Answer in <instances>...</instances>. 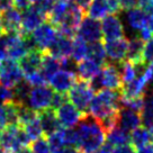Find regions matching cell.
Returning <instances> with one entry per match:
<instances>
[{"label":"cell","instance_id":"6da1fadb","mask_svg":"<svg viewBox=\"0 0 153 153\" xmlns=\"http://www.w3.org/2000/svg\"><path fill=\"white\" fill-rule=\"evenodd\" d=\"M78 143L76 149L81 153H91L105 143L106 132L101 124L87 114L76 125Z\"/></svg>","mask_w":153,"mask_h":153},{"label":"cell","instance_id":"7a4b0ae2","mask_svg":"<svg viewBox=\"0 0 153 153\" xmlns=\"http://www.w3.org/2000/svg\"><path fill=\"white\" fill-rule=\"evenodd\" d=\"M120 90L101 89L94 95L89 105V115L98 122L106 120L107 117L118 114L120 108Z\"/></svg>","mask_w":153,"mask_h":153},{"label":"cell","instance_id":"3957f363","mask_svg":"<svg viewBox=\"0 0 153 153\" xmlns=\"http://www.w3.org/2000/svg\"><path fill=\"white\" fill-rule=\"evenodd\" d=\"M89 83L95 91H99L101 89L120 90V88L123 87V81L117 64L110 62L104 64L99 73L92 78Z\"/></svg>","mask_w":153,"mask_h":153},{"label":"cell","instance_id":"277c9868","mask_svg":"<svg viewBox=\"0 0 153 153\" xmlns=\"http://www.w3.org/2000/svg\"><path fill=\"white\" fill-rule=\"evenodd\" d=\"M29 143L30 140L19 124L9 125L0 132V146L6 153H16Z\"/></svg>","mask_w":153,"mask_h":153},{"label":"cell","instance_id":"5b68a950","mask_svg":"<svg viewBox=\"0 0 153 153\" xmlns=\"http://www.w3.org/2000/svg\"><path fill=\"white\" fill-rule=\"evenodd\" d=\"M68 100L78 109L87 114L89 105L95 95V90L90 86L89 81H85L81 79H76L74 85L68 91Z\"/></svg>","mask_w":153,"mask_h":153},{"label":"cell","instance_id":"8992f818","mask_svg":"<svg viewBox=\"0 0 153 153\" xmlns=\"http://www.w3.org/2000/svg\"><path fill=\"white\" fill-rule=\"evenodd\" d=\"M57 28L50 22H44L29 34L35 48L42 52H46L56 38Z\"/></svg>","mask_w":153,"mask_h":153},{"label":"cell","instance_id":"52a82bcc","mask_svg":"<svg viewBox=\"0 0 153 153\" xmlns=\"http://www.w3.org/2000/svg\"><path fill=\"white\" fill-rule=\"evenodd\" d=\"M53 95H54L53 90L46 85L32 87L26 105L35 110L36 113H39L42 110L51 108Z\"/></svg>","mask_w":153,"mask_h":153},{"label":"cell","instance_id":"ba28073f","mask_svg":"<svg viewBox=\"0 0 153 153\" xmlns=\"http://www.w3.org/2000/svg\"><path fill=\"white\" fill-rule=\"evenodd\" d=\"M83 17H85V10H82L80 7H78L76 4L72 2L67 15L56 26L57 32L64 34L67 36H70V37H73Z\"/></svg>","mask_w":153,"mask_h":153},{"label":"cell","instance_id":"9c48e42d","mask_svg":"<svg viewBox=\"0 0 153 153\" xmlns=\"http://www.w3.org/2000/svg\"><path fill=\"white\" fill-rule=\"evenodd\" d=\"M24 79L23 71L19 67V63L11 59L0 61V83L9 88H14L19 81Z\"/></svg>","mask_w":153,"mask_h":153},{"label":"cell","instance_id":"30bf717a","mask_svg":"<svg viewBox=\"0 0 153 153\" xmlns=\"http://www.w3.org/2000/svg\"><path fill=\"white\" fill-rule=\"evenodd\" d=\"M76 36L85 39L87 43H96L100 42L102 38L101 33V23L98 19H94L91 17H83L79 27L76 29Z\"/></svg>","mask_w":153,"mask_h":153},{"label":"cell","instance_id":"8fae6325","mask_svg":"<svg viewBox=\"0 0 153 153\" xmlns=\"http://www.w3.org/2000/svg\"><path fill=\"white\" fill-rule=\"evenodd\" d=\"M55 114L61 126L65 127V128H72L76 127L79 124V122L86 116L87 114L82 113L76 108V106H73L68 100L61 105L59 108L55 109Z\"/></svg>","mask_w":153,"mask_h":153},{"label":"cell","instance_id":"7c38bea8","mask_svg":"<svg viewBox=\"0 0 153 153\" xmlns=\"http://www.w3.org/2000/svg\"><path fill=\"white\" fill-rule=\"evenodd\" d=\"M46 15L35 8L33 5L22 10V26H20V33L28 35L36 29L39 25L46 20Z\"/></svg>","mask_w":153,"mask_h":153},{"label":"cell","instance_id":"4fadbf2b","mask_svg":"<svg viewBox=\"0 0 153 153\" xmlns=\"http://www.w3.org/2000/svg\"><path fill=\"white\" fill-rule=\"evenodd\" d=\"M127 46H128V39L125 37L105 41L104 48L107 59L110 61V63L120 64V62L125 61L127 55Z\"/></svg>","mask_w":153,"mask_h":153},{"label":"cell","instance_id":"5bb4252c","mask_svg":"<svg viewBox=\"0 0 153 153\" xmlns=\"http://www.w3.org/2000/svg\"><path fill=\"white\" fill-rule=\"evenodd\" d=\"M101 33L105 41H111L124 37V25L116 14H109L102 18Z\"/></svg>","mask_w":153,"mask_h":153},{"label":"cell","instance_id":"9a60e30c","mask_svg":"<svg viewBox=\"0 0 153 153\" xmlns=\"http://www.w3.org/2000/svg\"><path fill=\"white\" fill-rule=\"evenodd\" d=\"M78 76H76V72L69 71V70H64V69H60L57 72H55L51 78H50V86L55 92H60V94H67L70 90L74 82L76 81Z\"/></svg>","mask_w":153,"mask_h":153},{"label":"cell","instance_id":"2e32d148","mask_svg":"<svg viewBox=\"0 0 153 153\" xmlns=\"http://www.w3.org/2000/svg\"><path fill=\"white\" fill-rule=\"evenodd\" d=\"M0 23L4 34L19 33L22 26V11L15 7H10L1 13Z\"/></svg>","mask_w":153,"mask_h":153},{"label":"cell","instance_id":"e0dca14e","mask_svg":"<svg viewBox=\"0 0 153 153\" xmlns=\"http://www.w3.org/2000/svg\"><path fill=\"white\" fill-rule=\"evenodd\" d=\"M149 86L150 85H149L148 80L144 76V73L142 72L134 80H132L128 83L123 85V87L120 88L122 98H139V97H143L146 94Z\"/></svg>","mask_w":153,"mask_h":153},{"label":"cell","instance_id":"ac0fdd59","mask_svg":"<svg viewBox=\"0 0 153 153\" xmlns=\"http://www.w3.org/2000/svg\"><path fill=\"white\" fill-rule=\"evenodd\" d=\"M72 42H73L72 37L57 32L56 38L54 39L52 45L48 48L46 53L51 54L52 56L56 57L59 60L70 57L72 51Z\"/></svg>","mask_w":153,"mask_h":153},{"label":"cell","instance_id":"d6986e66","mask_svg":"<svg viewBox=\"0 0 153 153\" xmlns=\"http://www.w3.org/2000/svg\"><path fill=\"white\" fill-rule=\"evenodd\" d=\"M43 53L44 52L39 51L37 48H33V50H29L28 52L19 60V67L23 71L24 76L36 71H39Z\"/></svg>","mask_w":153,"mask_h":153},{"label":"cell","instance_id":"ffe728a7","mask_svg":"<svg viewBox=\"0 0 153 153\" xmlns=\"http://www.w3.org/2000/svg\"><path fill=\"white\" fill-rule=\"evenodd\" d=\"M102 65L99 63H97L95 60H92L90 57H86L81 61L76 62V74L78 79H81L85 81H90L92 78H95Z\"/></svg>","mask_w":153,"mask_h":153},{"label":"cell","instance_id":"44dd1931","mask_svg":"<svg viewBox=\"0 0 153 153\" xmlns=\"http://www.w3.org/2000/svg\"><path fill=\"white\" fill-rule=\"evenodd\" d=\"M117 126H120V128L125 129V131L131 133L132 131L141 126L140 113L135 111V110L128 109V108H125V107H120V110H118Z\"/></svg>","mask_w":153,"mask_h":153},{"label":"cell","instance_id":"7402d4cb","mask_svg":"<svg viewBox=\"0 0 153 153\" xmlns=\"http://www.w3.org/2000/svg\"><path fill=\"white\" fill-rule=\"evenodd\" d=\"M37 115L44 135L48 136V135L55 133L56 131L61 128V124H60V122L57 120L54 109L48 108V109L37 113Z\"/></svg>","mask_w":153,"mask_h":153},{"label":"cell","instance_id":"603a6c76","mask_svg":"<svg viewBox=\"0 0 153 153\" xmlns=\"http://www.w3.org/2000/svg\"><path fill=\"white\" fill-rule=\"evenodd\" d=\"M126 23L129 29L139 33L141 29L148 26V14L139 7H133L126 10Z\"/></svg>","mask_w":153,"mask_h":153},{"label":"cell","instance_id":"cb8c5ba5","mask_svg":"<svg viewBox=\"0 0 153 153\" xmlns=\"http://www.w3.org/2000/svg\"><path fill=\"white\" fill-rule=\"evenodd\" d=\"M71 4V0H54L51 10L48 15V22L56 27L59 23L63 19V17L67 15Z\"/></svg>","mask_w":153,"mask_h":153},{"label":"cell","instance_id":"d4e9b609","mask_svg":"<svg viewBox=\"0 0 153 153\" xmlns=\"http://www.w3.org/2000/svg\"><path fill=\"white\" fill-rule=\"evenodd\" d=\"M144 42L139 36H133L128 39V46H127V55L126 59L133 63L144 62L143 60V51H144Z\"/></svg>","mask_w":153,"mask_h":153},{"label":"cell","instance_id":"484cf974","mask_svg":"<svg viewBox=\"0 0 153 153\" xmlns=\"http://www.w3.org/2000/svg\"><path fill=\"white\" fill-rule=\"evenodd\" d=\"M141 124L146 128L153 127V92H149L143 96V105L140 111Z\"/></svg>","mask_w":153,"mask_h":153},{"label":"cell","instance_id":"4316f807","mask_svg":"<svg viewBox=\"0 0 153 153\" xmlns=\"http://www.w3.org/2000/svg\"><path fill=\"white\" fill-rule=\"evenodd\" d=\"M150 143H153V136L145 126H139L131 132V144L136 150Z\"/></svg>","mask_w":153,"mask_h":153},{"label":"cell","instance_id":"83f0119b","mask_svg":"<svg viewBox=\"0 0 153 153\" xmlns=\"http://www.w3.org/2000/svg\"><path fill=\"white\" fill-rule=\"evenodd\" d=\"M61 69V62L60 60L56 57L52 56L51 54L44 52L43 57H42V64H41V69L39 71L42 72V74L44 76V78L48 80H50V78L57 72Z\"/></svg>","mask_w":153,"mask_h":153},{"label":"cell","instance_id":"f1b7e54d","mask_svg":"<svg viewBox=\"0 0 153 153\" xmlns=\"http://www.w3.org/2000/svg\"><path fill=\"white\" fill-rule=\"evenodd\" d=\"M106 140L109 145H111L113 148H116L120 145L131 143V133L120 128V126H116L108 133H106Z\"/></svg>","mask_w":153,"mask_h":153},{"label":"cell","instance_id":"f546056e","mask_svg":"<svg viewBox=\"0 0 153 153\" xmlns=\"http://www.w3.org/2000/svg\"><path fill=\"white\" fill-rule=\"evenodd\" d=\"M86 11L89 17L98 20L110 14L107 0H91Z\"/></svg>","mask_w":153,"mask_h":153},{"label":"cell","instance_id":"4dcf8cb0","mask_svg":"<svg viewBox=\"0 0 153 153\" xmlns=\"http://www.w3.org/2000/svg\"><path fill=\"white\" fill-rule=\"evenodd\" d=\"M30 88H32V86L25 79H23L22 81H19L13 88V95H14L13 101L16 102V104H18V105H26Z\"/></svg>","mask_w":153,"mask_h":153},{"label":"cell","instance_id":"1f68e13d","mask_svg":"<svg viewBox=\"0 0 153 153\" xmlns=\"http://www.w3.org/2000/svg\"><path fill=\"white\" fill-rule=\"evenodd\" d=\"M88 48L89 45L85 39L76 36L72 42V51H71V59L74 62H79L88 56Z\"/></svg>","mask_w":153,"mask_h":153},{"label":"cell","instance_id":"d6a6232c","mask_svg":"<svg viewBox=\"0 0 153 153\" xmlns=\"http://www.w3.org/2000/svg\"><path fill=\"white\" fill-rule=\"evenodd\" d=\"M120 73L123 85L128 83L132 80H134L137 76V71H136V67L133 62H131L128 60H125L123 62L120 63Z\"/></svg>","mask_w":153,"mask_h":153},{"label":"cell","instance_id":"836d02e7","mask_svg":"<svg viewBox=\"0 0 153 153\" xmlns=\"http://www.w3.org/2000/svg\"><path fill=\"white\" fill-rule=\"evenodd\" d=\"M92 60H95L97 63H99L100 65L106 64V60H107V55H106V51L104 48V44L100 42H96V43H91L88 48V56Z\"/></svg>","mask_w":153,"mask_h":153},{"label":"cell","instance_id":"e575fe53","mask_svg":"<svg viewBox=\"0 0 153 153\" xmlns=\"http://www.w3.org/2000/svg\"><path fill=\"white\" fill-rule=\"evenodd\" d=\"M22 127H23L24 131L26 132L27 136H28L29 140H30V142L43 136V131H42L41 123H39V120H38V115H37V117H35L33 120L28 122L27 124L23 125Z\"/></svg>","mask_w":153,"mask_h":153},{"label":"cell","instance_id":"d590c367","mask_svg":"<svg viewBox=\"0 0 153 153\" xmlns=\"http://www.w3.org/2000/svg\"><path fill=\"white\" fill-rule=\"evenodd\" d=\"M61 135H62L64 146L76 148V143H78V134H76V129L74 127H72V128L61 127Z\"/></svg>","mask_w":153,"mask_h":153},{"label":"cell","instance_id":"8d00e7d4","mask_svg":"<svg viewBox=\"0 0 153 153\" xmlns=\"http://www.w3.org/2000/svg\"><path fill=\"white\" fill-rule=\"evenodd\" d=\"M30 151H32V153H52V150L50 148L48 139H45L43 136L33 141Z\"/></svg>","mask_w":153,"mask_h":153},{"label":"cell","instance_id":"74e56055","mask_svg":"<svg viewBox=\"0 0 153 153\" xmlns=\"http://www.w3.org/2000/svg\"><path fill=\"white\" fill-rule=\"evenodd\" d=\"M24 78L32 87L43 86V85H46V82H48V80L44 78V76L42 74L41 71H36L34 72V73H30V74L24 76Z\"/></svg>","mask_w":153,"mask_h":153},{"label":"cell","instance_id":"f35d334b","mask_svg":"<svg viewBox=\"0 0 153 153\" xmlns=\"http://www.w3.org/2000/svg\"><path fill=\"white\" fill-rule=\"evenodd\" d=\"M13 88L6 87L0 83V105H5L10 101H13Z\"/></svg>","mask_w":153,"mask_h":153},{"label":"cell","instance_id":"ab89813d","mask_svg":"<svg viewBox=\"0 0 153 153\" xmlns=\"http://www.w3.org/2000/svg\"><path fill=\"white\" fill-rule=\"evenodd\" d=\"M143 60L145 63H153V35L144 43Z\"/></svg>","mask_w":153,"mask_h":153},{"label":"cell","instance_id":"60d3db41","mask_svg":"<svg viewBox=\"0 0 153 153\" xmlns=\"http://www.w3.org/2000/svg\"><path fill=\"white\" fill-rule=\"evenodd\" d=\"M53 2H54V0H34L33 6L35 8H37L39 11H42L43 14L46 15V17H48Z\"/></svg>","mask_w":153,"mask_h":153},{"label":"cell","instance_id":"b9f144b4","mask_svg":"<svg viewBox=\"0 0 153 153\" xmlns=\"http://www.w3.org/2000/svg\"><path fill=\"white\" fill-rule=\"evenodd\" d=\"M68 101V96L65 94H60V92H55L53 95V99H52V104H51V108L52 109H56L59 108L61 105H63L64 102Z\"/></svg>","mask_w":153,"mask_h":153},{"label":"cell","instance_id":"7bdbcfd3","mask_svg":"<svg viewBox=\"0 0 153 153\" xmlns=\"http://www.w3.org/2000/svg\"><path fill=\"white\" fill-rule=\"evenodd\" d=\"M111 153H137L136 152V149L134 148L131 143L124 144V145H120V146H116L113 148Z\"/></svg>","mask_w":153,"mask_h":153},{"label":"cell","instance_id":"ee69618b","mask_svg":"<svg viewBox=\"0 0 153 153\" xmlns=\"http://www.w3.org/2000/svg\"><path fill=\"white\" fill-rule=\"evenodd\" d=\"M137 7L144 10L146 14L153 11V0H137Z\"/></svg>","mask_w":153,"mask_h":153},{"label":"cell","instance_id":"f6af8a7d","mask_svg":"<svg viewBox=\"0 0 153 153\" xmlns=\"http://www.w3.org/2000/svg\"><path fill=\"white\" fill-rule=\"evenodd\" d=\"M7 126H8V120L6 116L5 106L0 105V132H2Z\"/></svg>","mask_w":153,"mask_h":153},{"label":"cell","instance_id":"bcb514c9","mask_svg":"<svg viewBox=\"0 0 153 153\" xmlns=\"http://www.w3.org/2000/svg\"><path fill=\"white\" fill-rule=\"evenodd\" d=\"M33 1L34 0H14V6L17 9L24 10L33 5Z\"/></svg>","mask_w":153,"mask_h":153},{"label":"cell","instance_id":"7dc6e473","mask_svg":"<svg viewBox=\"0 0 153 153\" xmlns=\"http://www.w3.org/2000/svg\"><path fill=\"white\" fill-rule=\"evenodd\" d=\"M108 2V7H109V13L110 14H118L122 8H120V1L118 0H107Z\"/></svg>","mask_w":153,"mask_h":153},{"label":"cell","instance_id":"c3c4849f","mask_svg":"<svg viewBox=\"0 0 153 153\" xmlns=\"http://www.w3.org/2000/svg\"><path fill=\"white\" fill-rule=\"evenodd\" d=\"M7 57V43H6L5 35L0 36V61Z\"/></svg>","mask_w":153,"mask_h":153},{"label":"cell","instance_id":"681fc988","mask_svg":"<svg viewBox=\"0 0 153 153\" xmlns=\"http://www.w3.org/2000/svg\"><path fill=\"white\" fill-rule=\"evenodd\" d=\"M120 1V5L122 9H131L133 7L137 6V0H118Z\"/></svg>","mask_w":153,"mask_h":153},{"label":"cell","instance_id":"f907efd6","mask_svg":"<svg viewBox=\"0 0 153 153\" xmlns=\"http://www.w3.org/2000/svg\"><path fill=\"white\" fill-rule=\"evenodd\" d=\"M52 153H81V152L76 148H73V146H64V148L54 150V151H52Z\"/></svg>","mask_w":153,"mask_h":153},{"label":"cell","instance_id":"816d5d0a","mask_svg":"<svg viewBox=\"0 0 153 153\" xmlns=\"http://www.w3.org/2000/svg\"><path fill=\"white\" fill-rule=\"evenodd\" d=\"M14 6V0H0V13Z\"/></svg>","mask_w":153,"mask_h":153},{"label":"cell","instance_id":"f5cc1de1","mask_svg":"<svg viewBox=\"0 0 153 153\" xmlns=\"http://www.w3.org/2000/svg\"><path fill=\"white\" fill-rule=\"evenodd\" d=\"M111 151H113V146L109 145L108 143H105L102 144L98 150H96V151L91 153H111Z\"/></svg>","mask_w":153,"mask_h":153},{"label":"cell","instance_id":"db71d44e","mask_svg":"<svg viewBox=\"0 0 153 153\" xmlns=\"http://www.w3.org/2000/svg\"><path fill=\"white\" fill-rule=\"evenodd\" d=\"M148 27L153 34V11H151L150 14H148Z\"/></svg>","mask_w":153,"mask_h":153},{"label":"cell","instance_id":"11a10c76","mask_svg":"<svg viewBox=\"0 0 153 153\" xmlns=\"http://www.w3.org/2000/svg\"><path fill=\"white\" fill-rule=\"evenodd\" d=\"M16 153H32V151H30V149H28L27 146H24V148H22L20 150H18Z\"/></svg>","mask_w":153,"mask_h":153},{"label":"cell","instance_id":"9f6ffc18","mask_svg":"<svg viewBox=\"0 0 153 153\" xmlns=\"http://www.w3.org/2000/svg\"><path fill=\"white\" fill-rule=\"evenodd\" d=\"M4 35V30H2V27H1V23H0V36Z\"/></svg>","mask_w":153,"mask_h":153},{"label":"cell","instance_id":"6f0895ef","mask_svg":"<svg viewBox=\"0 0 153 153\" xmlns=\"http://www.w3.org/2000/svg\"><path fill=\"white\" fill-rule=\"evenodd\" d=\"M0 153H6L5 151H4V150H2V148H1V146H0Z\"/></svg>","mask_w":153,"mask_h":153}]
</instances>
